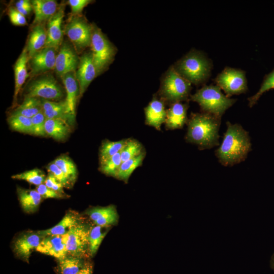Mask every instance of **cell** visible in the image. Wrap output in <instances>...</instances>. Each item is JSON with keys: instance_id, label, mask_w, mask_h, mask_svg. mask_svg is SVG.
Listing matches in <instances>:
<instances>
[{"instance_id": "obj_1", "label": "cell", "mask_w": 274, "mask_h": 274, "mask_svg": "<svg viewBox=\"0 0 274 274\" xmlns=\"http://www.w3.org/2000/svg\"><path fill=\"white\" fill-rule=\"evenodd\" d=\"M227 129L215 155L223 166H232L244 161L251 150L248 132L241 125L226 123Z\"/></svg>"}, {"instance_id": "obj_2", "label": "cell", "mask_w": 274, "mask_h": 274, "mask_svg": "<svg viewBox=\"0 0 274 274\" xmlns=\"http://www.w3.org/2000/svg\"><path fill=\"white\" fill-rule=\"evenodd\" d=\"M220 123L221 118L210 114H192L188 120L185 139L187 142L197 145L201 150L218 146Z\"/></svg>"}, {"instance_id": "obj_3", "label": "cell", "mask_w": 274, "mask_h": 274, "mask_svg": "<svg viewBox=\"0 0 274 274\" xmlns=\"http://www.w3.org/2000/svg\"><path fill=\"white\" fill-rule=\"evenodd\" d=\"M203 113L221 118L225 112L235 102L236 99L224 95L217 85H206L191 96Z\"/></svg>"}, {"instance_id": "obj_4", "label": "cell", "mask_w": 274, "mask_h": 274, "mask_svg": "<svg viewBox=\"0 0 274 274\" xmlns=\"http://www.w3.org/2000/svg\"><path fill=\"white\" fill-rule=\"evenodd\" d=\"M176 71L191 84H199L208 78L211 65L207 57L197 51H191L176 63Z\"/></svg>"}, {"instance_id": "obj_5", "label": "cell", "mask_w": 274, "mask_h": 274, "mask_svg": "<svg viewBox=\"0 0 274 274\" xmlns=\"http://www.w3.org/2000/svg\"><path fill=\"white\" fill-rule=\"evenodd\" d=\"M91 50L97 76L109 66L116 53V48L109 41L101 29L92 24Z\"/></svg>"}, {"instance_id": "obj_6", "label": "cell", "mask_w": 274, "mask_h": 274, "mask_svg": "<svg viewBox=\"0 0 274 274\" xmlns=\"http://www.w3.org/2000/svg\"><path fill=\"white\" fill-rule=\"evenodd\" d=\"M191 83L175 69L171 67L162 82L160 94L166 100L173 103L188 98L191 89Z\"/></svg>"}, {"instance_id": "obj_7", "label": "cell", "mask_w": 274, "mask_h": 274, "mask_svg": "<svg viewBox=\"0 0 274 274\" xmlns=\"http://www.w3.org/2000/svg\"><path fill=\"white\" fill-rule=\"evenodd\" d=\"M92 26L81 15H72L64 28V32L72 42L78 54L90 46Z\"/></svg>"}, {"instance_id": "obj_8", "label": "cell", "mask_w": 274, "mask_h": 274, "mask_svg": "<svg viewBox=\"0 0 274 274\" xmlns=\"http://www.w3.org/2000/svg\"><path fill=\"white\" fill-rule=\"evenodd\" d=\"M26 92L25 96L49 100H58L64 96L62 87L52 75H46L33 80L28 85Z\"/></svg>"}, {"instance_id": "obj_9", "label": "cell", "mask_w": 274, "mask_h": 274, "mask_svg": "<svg viewBox=\"0 0 274 274\" xmlns=\"http://www.w3.org/2000/svg\"><path fill=\"white\" fill-rule=\"evenodd\" d=\"M215 82L228 97L245 93L247 90L245 73L239 69L225 68L217 76Z\"/></svg>"}, {"instance_id": "obj_10", "label": "cell", "mask_w": 274, "mask_h": 274, "mask_svg": "<svg viewBox=\"0 0 274 274\" xmlns=\"http://www.w3.org/2000/svg\"><path fill=\"white\" fill-rule=\"evenodd\" d=\"M89 230L83 224L77 223L67 232L66 247L68 254L81 257L89 247Z\"/></svg>"}, {"instance_id": "obj_11", "label": "cell", "mask_w": 274, "mask_h": 274, "mask_svg": "<svg viewBox=\"0 0 274 274\" xmlns=\"http://www.w3.org/2000/svg\"><path fill=\"white\" fill-rule=\"evenodd\" d=\"M74 47L67 42L62 43L56 57L55 70L59 77L75 72L78 67L79 58Z\"/></svg>"}, {"instance_id": "obj_12", "label": "cell", "mask_w": 274, "mask_h": 274, "mask_svg": "<svg viewBox=\"0 0 274 274\" xmlns=\"http://www.w3.org/2000/svg\"><path fill=\"white\" fill-rule=\"evenodd\" d=\"M97 76L91 52L84 53L79 58L76 78L79 86V95L82 96L90 83Z\"/></svg>"}, {"instance_id": "obj_13", "label": "cell", "mask_w": 274, "mask_h": 274, "mask_svg": "<svg viewBox=\"0 0 274 274\" xmlns=\"http://www.w3.org/2000/svg\"><path fill=\"white\" fill-rule=\"evenodd\" d=\"M57 51L53 47H45L29 58L31 76L55 69Z\"/></svg>"}, {"instance_id": "obj_14", "label": "cell", "mask_w": 274, "mask_h": 274, "mask_svg": "<svg viewBox=\"0 0 274 274\" xmlns=\"http://www.w3.org/2000/svg\"><path fill=\"white\" fill-rule=\"evenodd\" d=\"M67 233V232H66ZM60 235L44 237L36 250L42 254L53 256L59 260L67 256V233Z\"/></svg>"}, {"instance_id": "obj_15", "label": "cell", "mask_w": 274, "mask_h": 274, "mask_svg": "<svg viewBox=\"0 0 274 274\" xmlns=\"http://www.w3.org/2000/svg\"><path fill=\"white\" fill-rule=\"evenodd\" d=\"M64 9L65 5H60L55 14L48 21L47 39L45 47H53L58 50L61 46L63 33L61 25L64 16Z\"/></svg>"}, {"instance_id": "obj_16", "label": "cell", "mask_w": 274, "mask_h": 274, "mask_svg": "<svg viewBox=\"0 0 274 274\" xmlns=\"http://www.w3.org/2000/svg\"><path fill=\"white\" fill-rule=\"evenodd\" d=\"M44 237L37 233H29L18 237L14 244L16 255L28 262L32 251L37 249Z\"/></svg>"}, {"instance_id": "obj_17", "label": "cell", "mask_w": 274, "mask_h": 274, "mask_svg": "<svg viewBox=\"0 0 274 274\" xmlns=\"http://www.w3.org/2000/svg\"><path fill=\"white\" fill-rule=\"evenodd\" d=\"M146 123L157 130H160L161 125L165 123L166 117L164 103L157 98H153L144 109Z\"/></svg>"}, {"instance_id": "obj_18", "label": "cell", "mask_w": 274, "mask_h": 274, "mask_svg": "<svg viewBox=\"0 0 274 274\" xmlns=\"http://www.w3.org/2000/svg\"><path fill=\"white\" fill-rule=\"evenodd\" d=\"M28 61L29 57L26 46L23 49L14 65L15 89L13 95V107L16 105L18 95L28 76L27 69Z\"/></svg>"}, {"instance_id": "obj_19", "label": "cell", "mask_w": 274, "mask_h": 274, "mask_svg": "<svg viewBox=\"0 0 274 274\" xmlns=\"http://www.w3.org/2000/svg\"><path fill=\"white\" fill-rule=\"evenodd\" d=\"M87 214L96 225L102 227L115 224L118 219L116 208L113 205L92 208Z\"/></svg>"}, {"instance_id": "obj_20", "label": "cell", "mask_w": 274, "mask_h": 274, "mask_svg": "<svg viewBox=\"0 0 274 274\" xmlns=\"http://www.w3.org/2000/svg\"><path fill=\"white\" fill-rule=\"evenodd\" d=\"M188 106L181 102L173 103L166 110L165 126L167 129L182 128L188 122L187 112Z\"/></svg>"}, {"instance_id": "obj_21", "label": "cell", "mask_w": 274, "mask_h": 274, "mask_svg": "<svg viewBox=\"0 0 274 274\" xmlns=\"http://www.w3.org/2000/svg\"><path fill=\"white\" fill-rule=\"evenodd\" d=\"M61 78L66 93V99L64 101L67 112L75 117L76 101L78 93L79 94V84L76 78V72L68 73Z\"/></svg>"}, {"instance_id": "obj_22", "label": "cell", "mask_w": 274, "mask_h": 274, "mask_svg": "<svg viewBox=\"0 0 274 274\" xmlns=\"http://www.w3.org/2000/svg\"><path fill=\"white\" fill-rule=\"evenodd\" d=\"M31 3L35 13L33 25L48 22L58 8L57 2L54 0H33Z\"/></svg>"}, {"instance_id": "obj_23", "label": "cell", "mask_w": 274, "mask_h": 274, "mask_svg": "<svg viewBox=\"0 0 274 274\" xmlns=\"http://www.w3.org/2000/svg\"><path fill=\"white\" fill-rule=\"evenodd\" d=\"M47 39V28L45 23L32 26L26 46L29 59L45 47Z\"/></svg>"}, {"instance_id": "obj_24", "label": "cell", "mask_w": 274, "mask_h": 274, "mask_svg": "<svg viewBox=\"0 0 274 274\" xmlns=\"http://www.w3.org/2000/svg\"><path fill=\"white\" fill-rule=\"evenodd\" d=\"M42 99L43 111L46 118L49 119H61L72 123L75 117L67 112L65 101H53Z\"/></svg>"}, {"instance_id": "obj_25", "label": "cell", "mask_w": 274, "mask_h": 274, "mask_svg": "<svg viewBox=\"0 0 274 274\" xmlns=\"http://www.w3.org/2000/svg\"><path fill=\"white\" fill-rule=\"evenodd\" d=\"M18 198L23 210L27 213L35 212L38 208L42 197L36 190L17 187Z\"/></svg>"}, {"instance_id": "obj_26", "label": "cell", "mask_w": 274, "mask_h": 274, "mask_svg": "<svg viewBox=\"0 0 274 274\" xmlns=\"http://www.w3.org/2000/svg\"><path fill=\"white\" fill-rule=\"evenodd\" d=\"M45 129L47 135L57 141L64 140L70 132L68 123L61 119H46Z\"/></svg>"}, {"instance_id": "obj_27", "label": "cell", "mask_w": 274, "mask_h": 274, "mask_svg": "<svg viewBox=\"0 0 274 274\" xmlns=\"http://www.w3.org/2000/svg\"><path fill=\"white\" fill-rule=\"evenodd\" d=\"M43 110L42 99L37 97L25 96L22 103L12 113L28 118H32Z\"/></svg>"}, {"instance_id": "obj_28", "label": "cell", "mask_w": 274, "mask_h": 274, "mask_svg": "<svg viewBox=\"0 0 274 274\" xmlns=\"http://www.w3.org/2000/svg\"><path fill=\"white\" fill-rule=\"evenodd\" d=\"M77 223H78V221L76 216L71 213H67L58 224L53 227L39 231L37 233L44 237L50 235H63Z\"/></svg>"}, {"instance_id": "obj_29", "label": "cell", "mask_w": 274, "mask_h": 274, "mask_svg": "<svg viewBox=\"0 0 274 274\" xmlns=\"http://www.w3.org/2000/svg\"><path fill=\"white\" fill-rule=\"evenodd\" d=\"M145 156L144 152L137 157L122 162L116 178L127 181L133 171L142 165Z\"/></svg>"}, {"instance_id": "obj_30", "label": "cell", "mask_w": 274, "mask_h": 274, "mask_svg": "<svg viewBox=\"0 0 274 274\" xmlns=\"http://www.w3.org/2000/svg\"><path fill=\"white\" fill-rule=\"evenodd\" d=\"M127 141V139L114 142L109 140L104 141L99 149L100 163L120 152L126 143Z\"/></svg>"}, {"instance_id": "obj_31", "label": "cell", "mask_w": 274, "mask_h": 274, "mask_svg": "<svg viewBox=\"0 0 274 274\" xmlns=\"http://www.w3.org/2000/svg\"><path fill=\"white\" fill-rule=\"evenodd\" d=\"M10 127L21 133L32 134V123L30 118L20 115L12 114L8 118Z\"/></svg>"}, {"instance_id": "obj_32", "label": "cell", "mask_w": 274, "mask_h": 274, "mask_svg": "<svg viewBox=\"0 0 274 274\" xmlns=\"http://www.w3.org/2000/svg\"><path fill=\"white\" fill-rule=\"evenodd\" d=\"M59 261L61 274H77L85 266L80 257L71 255Z\"/></svg>"}, {"instance_id": "obj_33", "label": "cell", "mask_w": 274, "mask_h": 274, "mask_svg": "<svg viewBox=\"0 0 274 274\" xmlns=\"http://www.w3.org/2000/svg\"><path fill=\"white\" fill-rule=\"evenodd\" d=\"M53 162L61 169L71 184L75 182L77 175V168L69 157L65 155L60 156L55 159Z\"/></svg>"}, {"instance_id": "obj_34", "label": "cell", "mask_w": 274, "mask_h": 274, "mask_svg": "<svg viewBox=\"0 0 274 274\" xmlns=\"http://www.w3.org/2000/svg\"><path fill=\"white\" fill-rule=\"evenodd\" d=\"M143 152V146L139 141L134 139H127L120 152L122 161L137 157Z\"/></svg>"}, {"instance_id": "obj_35", "label": "cell", "mask_w": 274, "mask_h": 274, "mask_svg": "<svg viewBox=\"0 0 274 274\" xmlns=\"http://www.w3.org/2000/svg\"><path fill=\"white\" fill-rule=\"evenodd\" d=\"M12 178L24 180L30 184L39 186L44 184L46 177L43 171L38 168H34L13 175Z\"/></svg>"}, {"instance_id": "obj_36", "label": "cell", "mask_w": 274, "mask_h": 274, "mask_svg": "<svg viewBox=\"0 0 274 274\" xmlns=\"http://www.w3.org/2000/svg\"><path fill=\"white\" fill-rule=\"evenodd\" d=\"M102 227L95 226L89 230L88 235L89 250L90 255L93 256L97 251L107 231L102 232Z\"/></svg>"}, {"instance_id": "obj_37", "label": "cell", "mask_w": 274, "mask_h": 274, "mask_svg": "<svg viewBox=\"0 0 274 274\" xmlns=\"http://www.w3.org/2000/svg\"><path fill=\"white\" fill-rule=\"evenodd\" d=\"M122 161L120 152L100 163V170L104 174L116 177Z\"/></svg>"}, {"instance_id": "obj_38", "label": "cell", "mask_w": 274, "mask_h": 274, "mask_svg": "<svg viewBox=\"0 0 274 274\" xmlns=\"http://www.w3.org/2000/svg\"><path fill=\"white\" fill-rule=\"evenodd\" d=\"M32 123V134L36 136L47 135L45 129L46 118L43 110L31 118Z\"/></svg>"}, {"instance_id": "obj_39", "label": "cell", "mask_w": 274, "mask_h": 274, "mask_svg": "<svg viewBox=\"0 0 274 274\" xmlns=\"http://www.w3.org/2000/svg\"><path fill=\"white\" fill-rule=\"evenodd\" d=\"M273 88H274V71L265 79L257 93L248 98L249 106L252 107L264 92Z\"/></svg>"}, {"instance_id": "obj_40", "label": "cell", "mask_w": 274, "mask_h": 274, "mask_svg": "<svg viewBox=\"0 0 274 274\" xmlns=\"http://www.w3.org/2000/svg\"><path fill=\"white\" fill-rule=\"evenodd\" d=\"M47 170L49 173L52 175L63 187H68L71 186V183L65 175L54 162L50 163L47 166Z\"/></svg>"}, {"instance_id": "obj_41", "label": "cell", "mask_w": 274, "mask_h": 274, "mask_svg": "<svg viewBox=\"0 0 274 274\" xmlns=\"http://www.w3.org/2000/svg\"><path fill=\"white\" fill-rule=\"evenodd\" d=\"M8 15L11 22L14 25L24 26L27 24V21L24 16L21 14L16 8L10 7Z\"/></svg>"}, {"instance_id": "obj_42", "label": "cell", "mask_w": 274, "mask_h": 274, "mask_svg": "<svg viewBox=\"0 0 274 274\" xmlns=\"http://www.w3.org/2000/svg\"><path fill=\"white\" fill-rule=\"evenodd\" d=\"M36 190L44 198H59L62 197V194L59 193L42 184L37 186Z\"/></svg>"}, {"instance_id": "obj_43", "label": "cell", "mask_w": 274, "mask_h": 274, "mask_svg": "<svg viewBox=\"0 0 274 274\" xmlns=\"http://www.w3.org/2000/svg\"><path fill=\"white\" fill-rule=\"evenodd\" d=\"M91 2V1L89 0H69L67 1L73 15H81L83 9Z\"/></svg>"}, {"instance_id": "obj_44", "label": "cell", "mask_w": 274, "mask_h": 274, "mask_svg": "<svg viewBox=\"0 0 274 274\" xmlns=\"http://www.w3.org/2000/svg\"><path fill=\"white\" fill-rule=\"evenodd\" d=\"M44 184L51 189L62 194L63 192V186L51 174H49Z\"/></svg>"}, {"instance_id": "obj_45", "label": "cell", "mask_w": 274, "mask_h": 274, "mask_svg": "<svg viewBox=\"0 0 274 274\" xmlns=\"http://www.w3.org/2000/svg\"><path fill=\"white\" fill-rule=\"evenodd\" d=\"M16 9L23 16H25L29 14L33 10L31 2L28 0H20L16 2Z\"/></svg>"}, {"instance_id": "obj_46", "label": "cell", "mask_w": 274, "mask_h": 274, "mask_svg": "<svg viewBox=\"0 0 274 274\" xmlns=\"http://www.w3.org/2000/svg\"><path fill=\"white\" fill-rule=\"evenodd\" d=\"M91 268L89 266H85L81 270H80L77 274H91Z\"/></svg>"}, {"instance_id": "obj_47", "label": "cell", "mask_w": 274, "mask_h": 274, "mask_svg": "<svg viewBox=\"0 0 274 274\" xmlns=\"http://www.w3.org/2000/svg\"><path fill=\"white\" fill-rule=\"evenodd\" d=\"M270 266H271V267L274 269V254L273 255H272V257H271V261H270Z\"/></svg>"}]
</instances>
